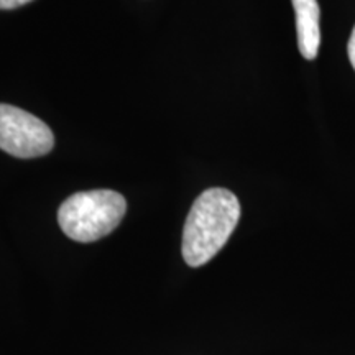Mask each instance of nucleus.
I'll return each mask as SVG.
<instances>
[{
  "instance_id": "obj_1",
  "label": "nucleus",
  "mask_w": 355,
  "mask_h": 355,
  "mask_svg": "<svg viewBox=\"0 0 355 355\" xmlns=\"http://www.w3.org/2000/svg\"><path fill=\"white\" fill-rule=\"evenodd\" d=\"M241 219V202L224 188H211L191 206L183 230V259L189 266H201L225 245Z\"/></svg>"
},
{
  "instance_id": "obj_2",
  "label": "nucleus",
  "mask_w": 355,
  "mask_h": 355,
  "mask_svg": "<svg viewBox=\"0 0 355 355\" xmlns=\"http://www.w3.org/2000/svg\"><path fill=\"white\" fill-rule=\"evenodd\" d=\"M125 212L127 201L117 191H83L61 204L58 209V224L69 239L89 243L112 232Z\"/></svg>"
},
{
  "instance_id": "obj_6",
  "label": "nucleus",
  "mask_w": 355,
  "mask_h": 355,
  "mask_svg": "<svg viewBox=\"0 0 355 355\" xmlns=\"http://www.w3.org/2000/svg\"><path fill=\"white\" fill-rule=\"evenodd\" d=\"M347 53H349L350 64H352V68L355 69V26H354V30H352V35H350V38H349Z\"/></svg>"
},
{
  "instance_id": "obj_4",
  "label": "nucleus",
  "mask_w": 355,
  "mask_h": 355,
  "mask_svg": "<svg viewBox=\"0 0 355 355\" xmlns=\"http://www.w3.org/2000/svg\"><path fill=\"white\" fill-rule=\"evenodd\" d=\"M296 15V33H298L300 53L306 60H316L321 44V10L318 0H291Z\"/></svg>"
},
{
  "instance_id": "obj_3",
  "label": "nucleus",
  "mask_w": 355,
  "mask_h": 355,
  "mask_svg": "<svg viewBox=\"0 0 355 355\" xmlns=\"http://www.w3.org/2000/svg\"><path fill=\"white\" fill-rule=\"evenodd\" d=\"M55 135L42 119L15 105L0 104V150L17 158H37L50 153Z\"/></svg>"
},
{
  "instance_id": "obj_5",
  "label": "nucleus",
  "mask_w": 355,
  "mask_h": 355,
  "mask_svg": "<svg viewBox=\"0 0 355 355\" xmlns=\"http://www.w3.org/2000/svg\"><path fill=\"white\" fill-rule=\"evenodd\" d=\"M30 2L33 0H0V10H13V8L26 6Z\"/></svg>"
}]
</instances>
